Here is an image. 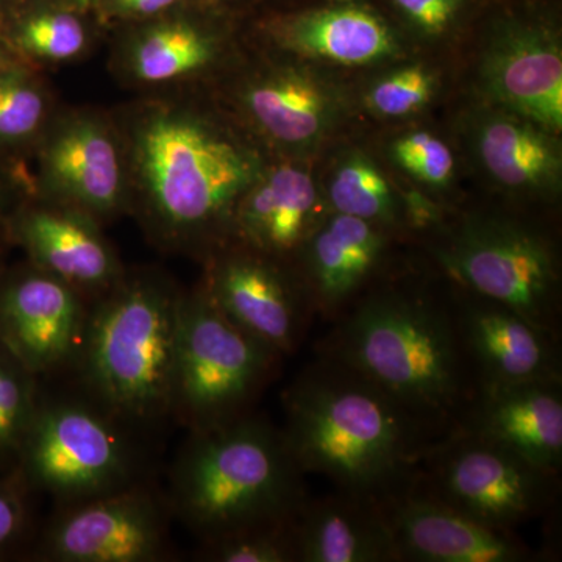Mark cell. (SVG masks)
I'll list each match as a JSON object with an SVG mask.
<instances>
[{
	"mask_svg": "<svg viewBox=\"0 0 562 562\" xmlns=\"http://www.w3.org/2000/svg\"><path fill=\"white\" fill-rule=\"evenodd\" d=\"M124 143L131 213L155 246L206 258L231 241L236 205L269 155L231 114L176 91H154L114 114Z\"/></svg>",
	"mask_w": 562,
	"mask_h": 562,
	"instance_id": "6da1fadb",
	"label": "cell"
},
{
	"mask_svg": "<svg viewBox=\"0 0 562 562\" xmlns=\"http://www.w3.org/2000/svg\"><path fill=\"white\" fill-rule=\"evenodd\" d=\"M283 408L281 432L299 469L380 505L412 490L446 438L360 373L321 355L288 384Z\"/></svg>",
	"mask_w": 562,
	"mask_h": 562,
	"instance_id": "7a4b0ae2",
	"label": "cell"
},
{
	"mask_svg": "<svg viewBox=\"0 0 562 562\" xmlns=\"http://www.w3.org/2000/svg\"><path fill=\"white\" fill-rule=\"evenodd\" d=\"M331 324L317 355L360 373L436 431L452 432L476 392L453 286L443 297L375 281Z\"/></svg>",
	"mask_w": 562,
	"mask_h": 562,
	"instance_id": "3957f363",
	"label": "cell"
},
{
	"mask_svg": "<svg viewBox=\"0 0 562 562\" xmlns=\"http://www.w3.org/2000/svg\"><path fill=\"white\" fill-rule=\"evenodd\" d=\"M283 432L246 414L191 431L172 471V506L202 541L288 522L308 501Z\"/></svg>",
	"mask_w": 562,
	"mask_h": 562,
	"instance_id": "277c9868",
	"label": "cell"
},
{
	"mask_svg": "<svg viewBox=\"0 0 562 562\" xmlns=\"http://www.w3.org/2000/svg\"><path fill=\"white\" fill-rule=\"evenodd\" d=\"M181 297L162 273L125 271L88 310L74 358L114 419L151 422L171 413Z\"/></svg>",
	"mask_w": 562,
	"mask_h": 562,
	"instance_id": "5b68a950",
	"label": "cell"
},
{
	"mask_svg": "<svg viewBox=\"0 0 562 562\" xmlns=\"http://www.w3.org/2000/svg\"><path fill=\"white\" fill-rule=\"evenodd\" d=\"M283 358L233 324L198 284L181 297L171 413L190 431L239 419L251 413Z\"/></svg>",
	"mask_w": 562,
	"mask_h": 562,
	"instance_id": "8992f818",
	"label": "cell"
},
{
	"mask_svg": "<svg viewBox=\"0 0 562 562\" xmlns=\"http://www.w3.org/2000/svg\"><path fill=\"white\" fill-rule=\"evenodd\" d=\"M432 257L461 290L502 303L561 338L560 255L535 225L473 214L439 235Z\"/></svg>",
	"mask_w": 562,
	"mask_h": 562,
	"instance_id": "52a82bcc",
	"label": "cell"
},
{
	"mask_svg": "<svg viewBox=\"0 0 562 562\" xmlns=\"http://www.w3.org/2000/svg\"><path fill=\"white\" fill-rule=\"evenodd\" d=\"M414 487L479 522L517 531L557 512L561 472L547 471L495 443L452 431L432 447Z\"/></svg>",
	"mask_w": 562,
	"mask_h": 562,
	"instance_id": "ba28073f",
	"label": "cell"
},
{
	"mask_svg": "<svg viewBox=\"0 0 562 562\" xmlns=\"http://www.w3.org/2000/svg\"><path fill=\"white\" fill-rule=\"evenodd\" d=\"M113 419L79 402L40 405L18 453L25 483L65 505L131 486L135 460Z\"/></svg>",
	"mask_w": 562,
	"mask_h": 562,
	"instance_id": "9c48e42d",
	"label": "cell"
},
{
	"mask_svg": "<svg viewBox=\"0 0 562 562\" xmlns=\"http://www.w3.org/2000/svg\"><path fill=\"white\" fill-rule=\"evenodd\" d=\"M32 157L27 198L79 210L102 225L131 213L124 143L111 114L55 111Z\"/></svg>",
	"mask_w": 562,
	"mask_h": 562,
	"instance_id": "30bf717a",
	"label": "cell"
},
{
	"mask_svg": "<svg viewBox=\"0 0 562 562\" xmlns=\"http://www.w3.org/2000/svg\"><path fill=\"white\" fill-rule=\"evenodd\" d=\"M205 260L203 288L233 324L281 357L297 351L317 314L291 262L232 243Z\"/></svg>",
	"mask_w": 562,
	"mask_h": 562,
	"instance_id": "8fae6325",
	"label": "cell"
},
{
	"mask_svg": "<svg viewBox=\"0 0 562 562\" xmlns=\"http://www.w3.org/2000/svg\"><path fill=\"white\" fill-rule=\"evenodd\" d=\"M233 120L262 149L286 160L316 150L338 127L344 99L328 81L295 61L261 63L231 92Z\"/></svg>",
	"mask_w": 562,
	"mask_h": 562,
	"instance_id": "7c38bea8",
	"label": "cell"
},
{
	"mask_svg": "<svg viewBox=\"0 0 562 562\" xmlns=\"http://www.w3.org/2000/svg\"><path fill=\"white\" fill-rule=\"evenodd\" d=\"M166 552L165 508L131 484L66 505L47 525L38 554L54 562H154Z\"/></svg>",
	"mask_w": 562,
	"mask_h": 562,
	"instance_id": "4fadbf2b",
	"label": "cell"
},
{
	"mask_svg": "<svg viewBox=\"0 0 562 562\" xmlns=\"http://www.w3.org/2000/svg\"><path fill=\"white\" fill-rule=\"evenodd\" d=\"M85 295L32 262L0 276V346L36 375L76 355L88 308Z\"/></svg>",
	"mask_w": 562,
	"mask_h": 562,
	"instance_id": "5bb4252c",
	"label": "cell"
},
{
	"mask_svg": "<svg viewBox=\"0 0 562 562\" xmlns=\"http://www.w3.org/2000/svg\"><path fill=\"white\" fill-rule=\"evenodd\" d=\"M479 81L492 109L561 132L562 50L552 29L541 22H503L484 47Z\"/></svg>",
	"mask_w": 562,
	"mask_h": 562,
	"instance_id": "9a60e30c",
	"label": "cell"
},
{
	"mask_svg": "<svg viewBox=\"0 0 562 562\" xmlns=\"http://www.w3.org/2000/svg\"><path fill=\"white\" fill-rule=\"evenodd\" d=\"M452 286L476 390L562 380L560 336L502 303Z\"/></svg>",
	"mask_w": 562,
	"mask_h": 562,
	"instance_id": "2e32d148",
	"label": "cell"
},
{
	"mask_svg": "<svg viewBox=\"0 0 562 562\" xmlns=\"http://www.w3.org/2000/svg\"><path fill=\"white\" fill-rule=\"evenodd\" d=\"M124 29L111 50V69L122 83L139 90L184 87L216 68L227 52L220 29L183 3Z\"/></svg>",
	"mask_w": 562,
	"mask_h": 562,
	"instance_id": "e0dca14e",
	"label": "cell"
},
{
	"mask_svg": "<svg viewBox=\"0 0 562 562\" xmlns=\"http://www.w3.org/2000/svg\"><path fill=\"white\" fill-rule=\"evenodd\" d=\"M9 235L29 262L83 295L99 297L124 276L101 222L79 210L24 198L11 214Z\"/></svg>",
	"mask_w": 562,
	"mask_h": 562,
	"instance_id": "ac0fdd59",
	"label": "cell"
},
{
	"mask_svg": "<svg viewBox=\"0 0 562 562\" xmlns=\"http://www.w3.org/2000/svg\"><path fill=\"white\" fill-rule=\"evenodd\" d=\"M398 562H535V552L517 531L479 522L412 487L383 503Z\"/></svg>",
	"mask_w": 562,
	"mask_h": 562,
	"instance_id": "d6986e66",
	"label": "cell"
},
{
	"mask_svg": "<svg viewBox=\"0 0 562 562\" xmlns=\"http://www.w3.org/2000/svg\"><path fill=\"white\" fill-rule=\"evenodd\" d=\"M390 233L371 222L328 213L295 255L317 316L335 321L375 283Z\"/></svg>",
	"mask_w": 562,
	"mask_h": 562,
	"instance_id": "ffe728a7",
	"label": "cell"
},
{
	"mask_svg": "<svg viewBox=\"0 0 562 562\" xmlns=\"http://www.w3.org/2000/svg\"><path fill=\"white\" fill-rule=\"evenodd\" d=\"M452 431L495 443L561 472L562 380L480 387Z\"/></svg>",
	"mask_w": 562,
	"mask_h": 562,
	"instance_id": "44dd1931",
	"label": "cell"
},
{
	"mask_svg": "<svg viewBox=\"0 0 562 562\" xmlns=\"http://www.w3.org/2000/svg\"><path fill=\"white\" fill-rule=\"evenodd\" d=\"M312 173L291 160L269 162L233 214L231 241L291 262L328 213Z\"/></svg>",
	"mask_w": 562,
	"mask_h": 562,
	"instance_id": "7402d4cb",
	"label": "cell"
},
{
	"mask_svg": "<svg viewBox=\"0 0 562 562\" xmlns=\"http://www.w3.org/2000/svg\"><path fill=\"white\" fill-rule=\"evenodd\" d=\"M268 33L277 49L302 61L364 68L402 55L401 38L387 21L355 2L279 18Z\"/></svg>",
	"mask_w": 562,
	"mask_h": 562,
	"instance_id": "603a6c76",
	"label": "cell"
},
{
	"mask_svg": "<svg viewBox=\"0 0 562 562\" xmlns=\"http://www.w3.org/2000/svg\"><path fill=\"white\" fill-rule=\"evenodd\" d=\"M292 536L295 562H398L383 506L339 491L308 497Z\"/></svg>",
	"mask_w": 562,
	"mask_h": 562,
	"instance_id": "cb8c5ba5",
	"label": "cell"
},
{
	"mask_svg": "<svg viewBox=\"0 0 562 562\" xmlns=\"http://www.w3.org/2000/svg\"><path fill=\"white\" fill-rule=\"evenodd\" d=\"M473 147L484 171L503 190L539 199L560 191L562 157L557 133L491 109L476 121Z\"/></svg>",
	"mask_w": 562,
	"mask_h": 562,
	"instance_id": "d4e9b609",
	"label": "cell"
},
{
	"mask_svg": "<svg viewBox=\"0 0 562 562\" xmlns=\"http://www.w3.org/2000/svg\"><path fill=\"white\" fill-rule=\"evenodd\" d=\"M88 16L61 0H18L0 20V33L25 65H68L91 49Z\"/></svg>",
	"mask_w": 562,
	"mask_h": 562,
	"instance_id": "484cf974",
	"label": "cell"
},
{
	"mask_svg": "<svg viewBox=\"0 0 562 562\" xmlns=\"http://www.w3.org/2000/svg\"><path fill=\"white\" fill-rule=\"evenodd\" d=\"M40 69L20 63L0 72V158L24 166L54 116Z\"/></svg>",
	"mask_w": 562,
	"mask_h": 562,
	"instance_id": "4316f807",
	"label": "cell"
},
{
	"mask_svg": "<svg viewBox=\"0 0 562 562\" xmlns=\"http://www.w3.org/2000/svg\"><path fill=\"white\" fill-rule=\"evenodd\" d=\"M325 203L330 213L371 222L387 233L405 224L401 198L361 151H350L336 162L325 187Z\"/></svg>",
	"mask_w": 562,
	"mask_h": 562,
	"instance_id": "83f0119b",
	"label": "cell"
},
{
	"mask_svg": "<svg viewBox=\"0 0 562 562\" xmlns=\"http://www.w3.org/2000/svg\"><path fill=\"white\" fill-rule=\"evenodd\" d=\"M32 376L0 346V457L20 453L38 412Z\"/></svg>",
	"mask_w": 562,
	"mask_h": 562,
	"instance_id": "f1b7e54d",
	"label": "cell"
},
{
	"mask_svg": "<svg viewBox=\"0 0 562 562\" xmlns=\"http://www.w3.org/2000/svg\"><path fill=\"white\" fill-rule=\"evenodd\" d=\"M438 91V77L428 66L414 63L392 69L373 81L366 105L379 117L398 120L424 110Z\"/></svg>",
	"mask_w": 562,
	"mask_h": 562,
	"instance_id": "f546056e",
	"label": "cell"
},
{
	"mask_svg": "<svg viewBox=\"0 0 562 562\" xmlns=\"http://www.w3.org/2000/svg\"><path fill=\"white\" fill-rule=\"evenodd\" d=\"M292 520L203 542L202 558L213 562H295Z\"/></svg>",
	"mask_w": 562,
	"mask_h": 562,
	"instance_id": "4dcf8cb0",
	"label": "cell"
},
{
	"mask_svg": "<svg viewBox=\"0 0 562 562\" xmlns=\"http://www.w3.org/2000/svg\"><path fill=\"white\" fill-rule=\"evenodd\" d=\"M392 160L408 176L431 188H446L454 172L453 151L428 132H412L392 140Z\"/></svg>",
	"mask_w": 562,
	"mask_h": 562,
	"instance_id": "1f68e13d",
	"label": "cell"
},
{
	"mask_svg": "<svg viewBox=\"0 0 562 562\" xmlns=\"http://www.w3.org/2000/svg\"><path fill=\"white\" fill-rule=\"evenodd\" d=\"M409 27L427 38H441L457 27L465 0H391Z\"/></svg>",
	"mask_w": 562,
	"mask_h": 562,
	"instance_id": "d6a6232c",
	"label": "cell"
},
{
	"mask_svg": "<svg viewBox=\"0 0 562 562\" xmlns=\"http://www.w3.org/2000/svg\"><path fill=\"white\" fill-rule=\"evenodd\" d=\"M25 483L22 473L13 479L0 480V552L16 543L27 519Z\"/></svg>",
	"mask_w": 562,
	"mask_h": 562,
	"instance_id": "836d02e7",
	"label": "cell"
},
{
	"mask_svg": "<svg viewBox=\"0 0 562 562\" xmlns=\"http://www.w3.org/2000/svg\"><path fill=\"white\" fill-rule=\"evenodd\" d=\"M184 0H101L92 10L101 24L128 25L161 16Z\"/></svg>",
	"mask_w": 562,
	"mask_h": 562,
	"instance_id": "e575fe53",
	"label": "cell"
},
{
	"mask_svg": "<svg viewBox=\"0 0 562 562\" xmlns=\"http://www.w3.org/2000/svg\"><path fill=\"white\" fill-rule=\"evenodd\" d=\"M29 195V172L25 166L0 158V255L10 241V220L22 199Z\"/></svg>",
	"mask_w": 562,
	"mask_h": 562,
	"instance_id": "d590c367",
	"label": "cell"
},
{
	"mask_svg": "<svg viewBox=\"0 0 562 562\" xmlns=\"http://www.w3.org/2000/svg\"><path fill=\"white\" fill-rule=\"evenodd\" d=\"M20 63L24 61H21L20 58L16 57V54L10 49L9 44H7L2 33H0V72L11 68V66L20 65Z\"/></svg>",
	"mask_w": 562,
	"mask_h": 562,
	"instance_id": "8d00e7d4",
	"label": "cell"
},
{
	"mask_svg": "<svg viewBox=\"0 0 562 562\" xmlns=\"http://www.w3.org/2000/svg\"><path fill=\"white\" fill-rule=\"evenodd\" d=\"M66 5L72 7V9L81 11V13H92L101 0H61Z\"/></svg>",
	"mask_w": 562,
	"mask_h": 562,
	"instance_id": "74e56055",
	"label": "cell"
},
{
	"mask_svg": "<svg viewBox=\"0 0 562 562\" xmlns=\"http://www.w3.org/2000/svg\"><path fill=\"white\" fill-rule=\"evenodd\" d=\"M16 2L18 0H0V20H2L3 14H5L7 11H9Z\"/></svg>",
	"mask_w": 562,
	"mask_h": 562,
	"instance_id": "f35d334b",
	"label": "cell"
},
{
	"mask_svg": "<svg viewBox=\"0 0 562 562\" xmlns=\"http://www.w3.org/2000/svg\"><path fill=\"white\" fill-rule=\"evenodd\" d=\"M210 3H217L221 2V0H209Z\"/></svg>",
	"mask_w": 562,
	"mask_h": 562,
	"instance_id": "ab89813d",
	"label": "cell"
}]
</instances>
